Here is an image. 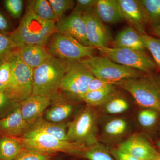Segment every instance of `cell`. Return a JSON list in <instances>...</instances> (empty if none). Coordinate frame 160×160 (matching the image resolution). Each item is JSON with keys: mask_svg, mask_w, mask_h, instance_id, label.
Returning <instances> with one entry per match:
<instances>
[{"mask_svg": "<svg viewBox=\"0 0 160 160\" xmlns=\"http://www.w3.org/2000/svg\"><path fill=\"white\" fill-rule=\"evenodd\" d=\"M55 32V22L43 20L28 10L17 29L9 35L17 50L29 45L45 46Z\"/></svg>", "mask_w": 160, "mask_h": 160, "instance_id": "cell-1", "label": "cell"}, {"mask_svg": "<svg viewBox=\"0 0 160 160\" xmlns=\"http://www.w3.org/2000/svg\"><path fill=\"white\" fill-rule=\"evenodd\" d=\"M71 62L51 56L42 64L35 69L32 94L46 97L50 100L60 97L58 92Z\"/></svg>", "mask_w": 160, "mask_h": 160, "instance_id": "cell-2", "label": "cell"}, {"mask_svg": "<svg viewBox=\"0 0 160 160\" xmlns=\"http://www.w3.org/2000/svg\"><path fill=\"white\" fill-rule=\"evenodd\" d=\"M114 85L129 92L140 106L154 109L160 113V77L144 75L139 78L122 80Z\"/></svg>", "mask_w": 160, "mask_h": 160, "instance_id": "cell-3", "label": "cell"}, {"mask_svg": "<svg viewBox=\"0 0 160 160\" xmlns=\"http://www.w3.org/2000/svg\"><path fill=\"white\" fill-rule=\"evenodd\" d=\"M79 61L94 77L114 85L122 80L139 78L144 75L142 72L117 64L105 56L92 57Z\"/></svg>", "mask_w": 160, "mask_h": 160, "instance_id": "cell-4", "label": "cell"}, {"mask_svg": "<svg viewBox=\"0 0 160 160\" xmlns=\"http://www.w3.org/2000/svg\"><path fill=\"white\" fill-rule=\"evenodd\" d=\"M18 138L24 148L46 154L64 152L78 156L86 147L69 141L59 139L50 135L29 130L22 138Z\"/></svg>", "mask_w": 160, "mask_h": 160, "instance_id": "cell-5", "label": "cell"}, {"mask_svg": "<svg viewBox=\"0 0 160 160\" xmlns=\"http://www.w3.org/2000/svg\"><path fill=\"white\" fill-rule=\"evenodd\" d=\"M51 55L60 59L76 62L93 56L95 48L81 44L74 38L56 32L46 44Z\"/></svg>", "mask_w": 160, "mask_h": 160, "instance_id": "cell-6", "label": "cell"}, {"mask_svg": "<svg viewBox=\"0 0 160 160\" xmlns=\"http://www.w3.org/2000/svg\"><path fill=\"white\" fill-rule=\"evenodd\" d=\"M68 126L67 141L86 147L98 142L97 116L91 106L80 112Z\"/></svg>", "mask_w": 160, "mask_h": 160, "instance_id": "cell-7", "label": "cell"}, {"mask_svg": "<svg viewBox=\"0 0 160 160\" xmlns=\"http://www.w3.org/2000/svg\"><path fill=\"white\" fill-rule=\"evenodd\" d=\"M11 66V79L6 92L17 103L25 100L32 93L33 70L13 53L8 59Z\"/></svg>", "mask_w": 160, "mask_h": 160, "instance_id": "cell-8", "label": "cell"}, {"mask_svg": "<svg viewBox=\"0 0 160 160\" xmlns=\"http://www.w3.org/2000/svg\"><path fill=\"white\" fill-rule=\"evenodd\" d=\"M98 49L102 55L115 62L142 72H151L157 68L154 60L144 52L125 48H109L107 46Z\"/></svg>", "mask_w": 160, "mask_h": 160, "instance_id": "cell-9", "label": "cell"}, {"mask_svg": "<svg viewBox=\"0 0 160 160\" xmlns=\"http://www.w3.org/2000/svg\"><path fill=\"white\" fill-rule=\"evenodd\" d=\"M94 78L79 61L71 62L61 82L60 89L82 99L87 92L90 81Z\"/></svg>", "mask_w": 160, "mask_h": 160, "instance_id": "cell-10", "label": "cell"}, {"mask_svg": "<svg viewBox=\"0 0 160 160\" xmlns=\"http://www.w3.org/2000/svg\"><path fill=\"white\" fill-rule=\"evenodd\" d=\"M83 17L89 46L97 49L107 47L111 38L110 32L98 17L94 9L83 12Z\"/></svg>", "mask_w": 160, "mask_h": 160, "instance_id": "cell-11", "label": "cell"}, {"mask_svg": "<svg viewBox=\"0 0 160 160\" xmlns=\"http://www.w3.org/2000/svg\"><path fill=\"white\" fill-rule=\"evenodd\" d=\"M56 32L69 36L83 45L90 46L86 37L83 12L79 9L75 8L68 17L59 20L56 24Z\"/></svg>", "mask_w": 160, "mask_h": 160, "instance_id": "cell-12", "label": "cell"}, {"mask_svg": "<svg viewBox=\"0 0 160 160\" xmlns=\"http://www.w3.org/2000/svg\"><path fill=\"white\" fill-rule=\"evenodd\" d=\"M121 151L141 160H150L157 150L146 138L138 134L133 135L118 147Z\"/></svg>", "mask_w": 160, "mask_h": 160, "instance_id": "cell-13", "label": "cell"}, {"mask_svg": "<svg viewBox=\"0 0 160 160\" xmlns=\"http://www.w3.org/2000/svg\"><path fill=\"white\" fill-rule=\"evenodd\" d=\"M51 104V100L46 97L32 94L19 103L21 113L29 126L36 122Z\"/></svg>", "mask_w": 160, "mask_h": 160, "instance_id": "cell-14", "label": "cell"}, {"mask_svg": "<svg viewBox=\"0 0 160 160\" xmlns=\"http://www.w3.org/2000/svg\"><path fill=\"white\" fill-rule=\"evenodd\" d=\"M124 20L131 27L142 34L147 23V18L139 1L118 0Z\"/></svg>", "mask_w": 160, "mask_h": 160, "instance_id": "cell-15", "label": "cell"}, {"mask_svg": "<svg viewBox=\"0 0 160 160\" xmlns=\"http://www.w3.org/2000/svg\"><path fill=\"white\" fill-rule=\"evenodd\" d=\"M13 54L23 62L33 69L51 57V55L44 46L29 45L17 49Z\"/></svg>", "mask_w": 160, "mask_h": 160, "instance_id": "cell-16", "label": "cell"}, {"mask_svg": "<svg viewBox=\"0 0 160 160\" xmlns=\"http://www.w3.org/2000/svg\"><path fill=\"white\" fill-rule=\"evenodd\" d=\"M29 127L22 115L19 104L11 113L0 119V131L10 136L23 135Z\"/></svg>", "mask_w": 160, "mask_h": 160, "instance_id": "cell-17", "label": "cell"}, {"mask_svg": "<svg viewBox=\"0 0 160 160\" xmlns=\"http://www.w3.org/2000/svg\"><path fill=\"white\" fill-rule=\"evenodd\" d=\"M94 10L103 23L114 24L124 20L118 0H97Z\"/></svg>", "mask_w": 160, "mask_h": 160, "instance_id": "cell-18", "label": "cell"}, {"mask_svg": "<svg viewBox=\"0 0 160 160\" xmlns=\"http://www.w3.org/2000/svg\"><path fill=\"white\" fill-rule=\"evenodd\" d=\"M115 48H125L144 52L146 48L142 35L131 27H126L120 32L114 41Z\"/></svg>", "mask_w": 160, "mask_h": 160, "instance_id": "cell-19", "label": "cell"}, {"mask_svg": "<svg viewBox=\"0 0 160 160\" xmlns=\"http://www.w3.org/2000/svg\"><path fill=\"white\" fill-rule=\"evenodd\" d=\"M28 130L50 135L59 139L67 141V126L63 122H52L40 117L30 126Z\"/></svg>", "mask_w": 160, "mask_h": 160, "instance_id": "cell-20", "label": "cell"}, {"mask_svg": "<svg viewBox=\"0 0 160 160\" xmlns=\"http://www.w3.org/2000/svg\"><path fill=\"white\" fill-rule=\"evenodd\" d=\"M73 106L59 97L54 99L51 107L45 112V119L55 123L63 122L73 111Z\"/></svg>", "mask_w": 160, "mask_h": 160, "instance_id": "cell-21", "label": "cell"}, {"mask_svg": "<svg viewBox=\"0 0 160 160\" xmlns=\"http://www.w3.org/2000/svg\"><path fill=\"white\" fill-rule=\"evenodd\" d=\"M23 149L18 138L2 137L0 138V160H14Z\"/></svg>", "mask_w": 160, "mask_h": 160, "instance_id": "cell-22", "label": "cell"}, {"mask_svg": "<svg viewBox=\"0 0 160 160\" xmlns=\"http://www.w3.org/2000/svg\"><path fill=\"white\" fill-rule=\"evenodd\" d=\"M114 84H111L105 88L86 92L83 100L90 106H103L115 93Z\"/></svg>", "mask_w": 160, "mask_h": 160, "instance_id": "cell-23", "label": "cell"}, {"mask_svg": "<svg viewBox=\"0 0 160 160\" xmlns=\"http://www.w3.org/2000/svg\"><path fill=\"white\" fill-rule=\"evenodd\" d=\"M78 156L89 160H115L106 147L98 142L86 147Z\"/></svg>", "mask_w": 160, "mask_h": 160, "instance_id": "cell-24", "label": "cell"}, {"mask_svg": "<svg viewBox=\"0 0 160 160\" xmlns=\"http://www.w3.org/2000/svg\"><path fill=\"white\" fill-rule=\"evenodd\" d=\"M28 10L44 20L55 22L57 18L49 1L36 0L31 1Z\"/></svg>", "mask_w": 160, "mask_h": 160, "instance_id": "cell-25", "label": "cell"}, {"mask_svg": "<svg viewBox=\"0 0 160 160\" xmlns=\"http://www.w3.org/2000/svg\"><path fill=\"white\" fill-rule=\"evenodd\" d=\"M103 106L105 111L110 114L123 113L129 109V104L125 98L115 93Z\"/></svg>", "mask_w": 160, "mask_h": 160, "instance_id": "cell-26", "label": "cell"}, {"mask_svg": "<svg viewBox=\"0 0 160 160\" xmlns=\"http://www.w3.org/2000/svg\"><path fill=\"white\" fill-rule=\"evenodd\" d=\"M147 20L154 24L160 21V0H140Z\"/></svg>", "mask_w": 160, "mask_h": 160, "instance_id": "cell-27", "label": "cell"}, {"mask_svg": "<svg viewBox=\"0 0 160 160\" xmlns=\"http://www.w3.org/2000/svg\"><path fill=\"white\" fill-rule=\"evenodd\" d=\"M127 128V122L122 118H115L106 123L104 132L111 137H118L124 134Z\"/></svg>", "mask_w": 160, "mask_h": 160, "instance_id": "cell-28", "label": "cell"}, {"mask_svg": "<svg viewBox=\"0 0 160 160\" xmlns=\"http://www.w3.org/2000/svg\"><path fill=\"white\" fill-rule=\"evenodd\" d=\"M16 50L9 35L0 32V65L7 61Z\"/></svg>", "mask_w": 160, "mask_h": 160, "instance_id": "cell-29", "label": "cell"}, {"mask_svg": "<svg viewBox=\"0 0 160 160\" xmlns=\"http://www.w3.org/2000/svg\"><path fill=\"white\" fill-rule=\"evenodd\" d=\"M141 35L145 47L151 52L155 63L160 68V39L145 33Z\"/></svg>", "mask_w": 160, "mask_h": 160, "instance_id": "cell-30", "label": "cell"}, {"mask_svg": "<svg viewBox=\"0 0 160 160\" xmlns=\"http://www.w3.org/2000/svg\"><path fill=\"white\" fill-rule=\"evenodd\" d=\"M159 113L154 109L145 108L139 112L138 121L142 127L150 128L154 126L157 122Z\"/></svg>", "mask_w": 160, "mask_h": 160, "instance_id": "cell-31", "label": "cell"}, {"mask_svg": "<svg viewBox=\"0 0 160 160\" xmlns=\"http://www.w3.org/2000/svg\"><path fill=\"white\" fill-rule=\"evenodd\" d=\"M49 2L58 21L74 6V1L72 0H49Z\"/></svg>", "mask_w": 160, "mask_h": 160, "instance_id": "cell-32", "label": "cell"}, {"mask_svg": "<svg viewBox=\"0 0 160 160\" xmlns=\"http://www.w3.org/2000/svg\"><path fill=\"white\" fill-rule=\"evenodd\" d=\"M12 70L8 60L0 65V92H6L10 84Z\"/></svg>", "mask_w": 160, "mask_h": 160, "instance_id": "cell-33", "label": "cell"}, {"mask_svg": "<svg viewBox=\"0 0 160 160\" xmlns=\"http://www.w3.org/2000/svg\"><path fill=\"white\" fill-rule=\"evenodd\" d=\"M53 155L24 148L14 160H50Z\"/></svg>", "mask_w": 160, "mask_h": 160, "instance_id": "cell-34", "label": "cell"}, {"mask_svg": "<svg viewBox=\"0 0 160 160\" xmlns=\"http://www.w3.org/2000/svg\"><path fill=\"white\" fill-rule=\"evenodd\" d=\"M5 7L15 18H18L22 11L23 2L22 0H6L4 2Z\"/></svg>", "mask_w": 160, "mask_h": 160, "instance_id": "cell-35", "label": "cell"}, {"mask_svg": "<svg viewBox=\"0 0 160 160\" xmlns=\"http://www.w3.org/2000/svg\"><path fill=\"white\" fill-rule=\"evenodd\" d=\"M111 84H113L107 82V81L94 77L90 81L87 92L99 90V89L105 88L106 86L111 85Z\"/></svg>", "mask_w": 160, "mask_h": 160, "instance_id": "cell-36", "label": "cell"}, {"mask_svg": "<svg viewBox=\"0 0 160 160\" xmlns=\"http://www.w3.org/2000/svg\"><path fill=\"white\" fill-rule=\"evenodd\" d=\"M110 152L115 160H141L121 151L118 148L111 149Z\"/></svg>", "mask_w": 160, "mask_h": 160, "instance_id": "cell-37", "label": "cell"}, {"mask_svg": "<svg viewBox=\"0 0 160 160\" xmlns=\"http://www.w3.org/2000/svg\"><path fill=\"white\" fill-rule=\"evenodd\" d=\"M97 0H78L76 1V9L82 12L94 9Z\"/></svg>", "mask_w": 160, "mask_h": 160, "instance_id": "cell-38", "label": "cell"}, {"mask_svg": "<svg viewBox=\"0 0 160 160\" xmlns=\"http://www.w3.org/2000/svg\"><path fill=\"white\" fill-rule=\"evenodd\" d=\"M16 103L5 92H0V112Z\"/></svg>", "mask_w": 160, "mask_h": 160, "instance_id": "cell-39", "label": "cell"}, {"mask_svg": "<svg viewBox=\"0 0 160 160\" xmlns=\"http://www.w3.org/2000/svg\"><path fill=\"white\" fill-rule=\"evenodd\" d=\"M9 28V23L6 18L0 12V32L3 33L7 31Z\"/></svg>", "mask_w": 160, "mask_h": 160, "instance_id": "cell-40", "label": "cell"}, {"mask_svg": "<svg viewBox=\"0 0 160 160\" xmlns=\"http://www.w3.org/2000/svg\"><path fill=\"white\" fill-rule=\"evenodd\" d=\"M153 28L155 34L160 38V21L154 24Z\"/></svg>", "mask_w": 160, "mask_h": 160, "instance_id": "cell-41", "label": "cell"}, {"mask_svg": "<svg viewBox=\"0 0 160 160\" xmlns=\"http://www.w3.org/2000/svg\"><path fill=\"white\" fill-rule=\"evenodd\" d=\"M150 160H160V151H158L156 153L154 157Z\"/></svg>", "mask_w": 160, "mask_h": 160, "instance_id": "cell-42", "label": "cell"}, {"mask_svg": "<svg viewBox=\"0 0 160 160\" xmlns=\"http://www.w3.org/2000/svg\"><path fill=\"white\" fill-rule=\"evenodd\" d=\"M156 146H157L158 148H159L160 149V140L159 141H158L156 144Z\"/></svg>", "mask_w": 160, "mask_h": 160, "instance_id": "cell-43", "label": "cell"}]
</instances>
